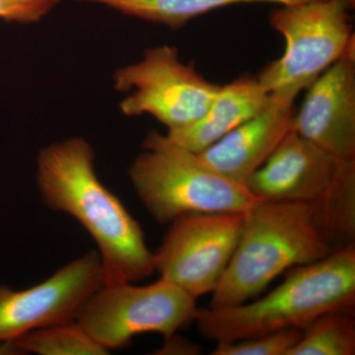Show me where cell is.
I'll list each match as a JSON object with an SVG mask.
<instances>
[{
    "label": "cell",
    "mask_w": 355,
    "mask_h": 355,
    "mask_svg": "<svg viewBox=\"0 0 355 355\" xmlns=\"http://www.w3.org/2000/svg\"><path fill=\"white\" fill-rule=\"evenodd\" d=\"M22 354L39 355H104L108 350L96 343L77 324H55L29 331L15 338Z\"/></svg>",
    "instance_id": "2e32d148"
},
{
    "label": "cell",
    "mask_w": 355,
    "mask_h": 355,
    "mask_svg": "<svg viewBox=\"0 0 355 355\" xmlns=\"http://www.w3.org/2000/svg\"><path fill=\"white\" fill-rule=\"evenodd\" d=\"M257 198L314 205L336 249L354 244L355 159H340L291 130L250 181Z\"/></svg>",
    "instance_id": "5b68a950"
},
{
    "label": "cell",
    "mask_w": 355,
    "mask_h": 355,
    "mask_svg": "<svg viewBox=\"0 0 355 355\" xmlns=\"http://www.w3.org/2000/svg\"><path fill=\"white\" fill-rule=\"evenodd\" d=\"M200 347L195 343L189 342L186 338L176 335L166 338L164 349H161V354H200Z\"/></svg>",
    "instance_id": "d6986e66"
},
{
    "label": "cell",
    "mask_w": 355,
    "mask_h": 355,
    "mask_svg": "<svg viewBox=\"0 0 355 355\" xmlns=\"http://www.w3.org/2000/svg\"><path fill=\"white\" fill-rule=\"evenodd\" d=\"M354 313H326L303 329L288 355H354Z\"/></svg>",
    "instance_id": "9a60e30c"
},
{
    "label": "cell",
    "mask_w": 355,
    "mask_h": 355,
    "mask_svg": "<svg viewBox=\"0 0 355 355\" xmlns=\"http://www.w3.org/2000/svg\"><path fill=\"white\" fill-rule=\"evenodd\" d=\"M286 279L254 302L198 308L195 321L205 338L235 342L286 329L306 328L326 313H354L355 246L288 270Z\"/></svg>",
    "instance_id": "3957f363"
},
{
    "label": "cell",
    "mask_w": 355,
    "mask_h": 355,
    "mask_svg": "<svg viewBox=\"0 0 355 355\" xmlns=\"http://www.w3.org/2000/svg\"><path fill=\"white\" fill-rule=\"evenodd\" d=\"M350 9L343 0H310L273 10L270 26L284 37L286 49L257 76L261 85L270 93L299 94L309 87L355 46Z\"/></svg>",
    "instance_id": "8992f818"
},
{
    "label": "cell",
    "mask_w": 355,
    "mask_h": 355,
    "mask_svg": "<svg viewBox=\"0 0 355 355\" xmlns=\"http://www.w3.org/2000/svg\"><path fill=\"white\" fill-rule=\"evenodd\" d=\"M114 88L130 94L121 102L128 116L150 114L168 130L187 127L207 111L219 86L205 78L180 58L175 46L147 49L137 64L125 65L114 76Z\"/></svg>",
    "instance_id": "ba28073f"
},
{
    "label": "cell",
    "mask_w": 355,
    "mask_h": 355,
    "mask_svg": "<svg viewBox=\"0 0 355 355\" xmlns=\"http://www.w3.org/2000/svg\"><path fill=\"white\" fill-rule=\"evenodd\" d=\"M142 149L128 177L140 202L159 224L193 214H245L261 200L167 135L151 130Z\"/></svg>",
    "instance_id": "277c9868"
},
{
    "label": "cell",
    "mask_w": 355,
    "mask_h": 355,
    "mask_svg": "<svg viewBox=\"0 0 355 355\" xmlns=\"http://www.w3.org/2000/svg\"><path fill=\"white\" fill-rule=\"evenodd\" d=\"M197 299L164 279L147 286H103L86 301L76 323L105 349H125L132 338L156 333L165 338L195 321Z\"/></svg>",
    "instance_id": "52a82bcc"
},
{
    "label": "cell",
    "mask_w": 355,
    "mask_h": 355,
    "mask_svg": "<svg viewBox=\"0 0 355 355\" xmlns=\"http://www.w3.org/2000/svg\"><path fill=\"white\" fill-rule=\"evenodd\" d=\"M270 93L258 77L244 76L219 86L207 111L187 127L168 130L167 137L179 146L200 153L222 137L256 116L270 101Z\"/></svg>",
    "instance_id": "4fadbf2b"
},
{
    "label": "cell",
    "mask_w": 355,
    "mask_h": 355,
    "mask_svg": "<svg viewBox=\"0 0 355 355\" xmlns=\"http://www.w3.org/2000/svg\"><path fill=\"white\" fill-rule=\"evenodd\" d=\"M335 250L314 205L260 200L244 214L239 243L209 307L248 302L282 273L322 260Z\"/></svg>",
    "instance_id": "7a4b0ae2"
},
{
    "label": "cell",
    "mask_w": 355,
    "mask_h": 355,
    "mask_svg": "<svg viewBox=\"0 0 355 355\" xmlns=\"http://www.w3.org/2000/svg\"><path fill=\"white\" fill-rule=\"evenodd\" d=\"M301 329H286L235 342L216 343L212 355H288L302 336Z\"/></svg>",
    "instance_id": "e0dca14e"
},
{
    "label": "cell",
    "mask_w": 355,
    "mask_h": 355,
    "mask_svg": "<svg viewBox=\"0 0 355 355\" xmlns=\"http://www.w3.org/2000/svg\"><path fill=\"white\" fill-rule=\"evenodd\" d=\"M60 0H0V20L6 22H38L51 12Z\"/></svg>",
    "instance_id": "ac0fdd59"
},
{
    "label": "cell",
    "mask_w": 355,
    "mask_h": 355,
    "mask_svg": "<svg viewBox=\"0 0 355 355\" xmlns=\"http://www.w3.org/2000/svg\"><path fill=\"white\" fill-rule=\"evenodd\" d=\"M345 3L347 4L350 7V8H354L355 6V0H343Z\"/></svg>",
    "instance_id": "ffe728a7"
},
{
    "label": "cell",
    "mask_w": 355,
    "mask_h": 355,
    "mask_svg": "<svg viewBox=\"0 0 355 355\" xmlns=\"http://www.w3.org/2000/svg\"><path fill=\"white\" fill-rule=\"evenodd\" d=\"M298 95L292 90L270 93L265 108L198 155L221 176L247 187L254 173L291 132L294 102Z\"/></svg>",
    "instance_id": "7c38bea8"
},
{
    "label": "cell",
    "mask_w": 355,
    "mask_h": 355,
    "mask_svg": "<svg viewBox=\"0 0 355 355\" xmlns=\"http://www.w3.org/2000/svg\"><path fill=\"white\" fill-rule=\"evenodd\" d=\"M292 130L340 159H355V46L309 87Z\"/></svg>",
    "instance_id": "8fae6325"
},
{
    "label": "cell",
    "mask_w": 355,
    "mask_h": 355,
    "mask_svg": "<svg viewBox=\"0 0 355 355\" xmlns=\"http://www.w3.org/2000/svg\"><path fill=\"white\" fill-rule=\"evenodd\" d=\"M94 2L113 8L119 12L180 29L187 23L205 14L235 4L268 2L279 6L301 3L310 0H77Z\"/></svg>",
    "instance_id": "5bb4252c"
},
{
    "label": "cell",
    "mask_w": 355,
    "mask_h": 355,
    "mask_svg": "<svg viewBox=\"0 0 355 355\" xmlns=\"http://www.w3.org/2000/svg\"><path fill=\"white\" fill-rule=\"evenodd\" d=\"M153 252L155 272L193 298L212 293L241 237L244 214H193L171 222Z\"/></svg>",
    "instance_id": "9c48e42d"
},
{
    "label": "cell",
    "mask_w": 355,
    "mask_h": 355,
    "mask_svg": "<svg viewBox=\"0 0 355 355\" xmlns=\"http://www.w3.org/2000/svg\"><path fill=\"white\" fill-rule=\"evenodd\" d=\"M104 286L101 258L90 251L24 291L0 286V343L29 331L76 322L86 301Z\"/></svg>",
    "instance_id": "30bf717a"
},
{
    "label": "cell",
    "mask_w": 355,
    "mask_h": 355,
    "mask_svg": "<svg viewBox=\"0 0 355 355\" xmlns=\"http://www.w3.org/2000/svg\"><path fill=\"white\" fill-rule=\"evenodd\" d=\"M94 150L83 137L44 147L37 158V184L46 207L78 221L94 240L104 286L151 277L153 252L144 230L120 198L100 181Z\"/></svg>",
    "instance_id": "6da1fadb"
}]
</instances>
